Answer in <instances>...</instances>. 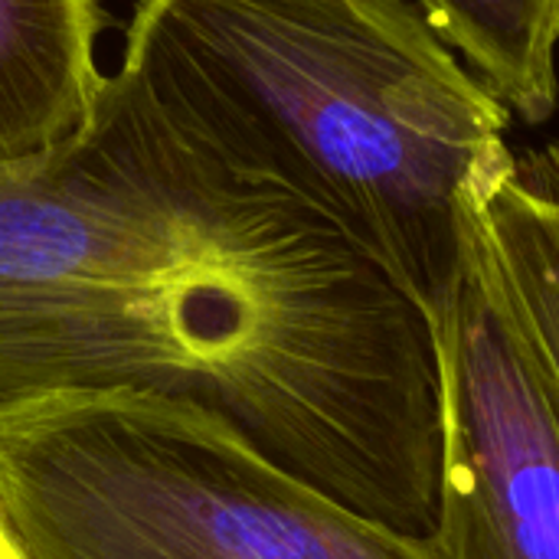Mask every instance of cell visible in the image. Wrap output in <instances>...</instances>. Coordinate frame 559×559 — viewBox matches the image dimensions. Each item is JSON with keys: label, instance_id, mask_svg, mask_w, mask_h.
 Returning a JSON list of instances; mask_svg holds the SVG:
<instances>
[{"label": "cell", "instance_id": "5b68a950", "mask_svg": "<svg viewBox=\"0 0 559 559\" xmlns=\"http://www.w3.org/2000/svg\"><path fill=\"white\" fill-rule=\"evenodd\" d=\"M98 0H0V164L72 141L105 88Z\"/></svg>", "mask_w": 559, "mask_h": 559}, {"label": "cell", "instance_id": "6da1fadb", "mask_svg": "<svg viewBox=\"0 0 559 559\" xmlns=\"http://www.w3.org/2000/svg\"><path fill=\"white\" fill-rule=\"evenodd\" d=\"M134 386L223 413L341 504L426 537L429 324L324 216L180 141L118 72L0 164V403Z\"/></svg>", "mask_w": 559, "mask_h": 559}, {"label": "cell", "instance_id": "7a4b0ae2", "mask_svg": "<svg viewBox=\"0 0 559 559\" xmlns=\"http://www.w3.org/2000/svg\"><path fill=\"white\" fill-rule=\"evenodd\" d=\"M121 79L170 134L324 216L429 321L511 111L409 0H134Z\"/></svg>", "mask_w": 559, "mask_h": 559}, {"label": "cell", "instance_id": "3957f363", "mask_svg": "<svg viewBox=\"0 0 559 559\" xmlns=\"http://www.w3.org/2000/svg\"><path fill=\"white\" fill-rule=\"evenodd\" d=\"M0 527L20 559H442L167 393L0 403Z\"/></svg>", "mask_w": 559, "mask_h": 559}, {"label": "cell", "instance_id": "8992f818", "mask_svg": "<svg viewBox=\"0 0 559 559\" xmlns=\"http://www.w3.org/2000/svg\"><path fill=\"white\" fill-rule=\"evenodd\" d=\"M432 33L527 124L557 111L559 0H416Z\"/></svg>", "mask_w": 559, "mask_h": 559}, {"label": "cell", "instance_id": "277c9868", "mask_svg": "<svg viewBox=\"0 0 559 559\" xmlns=\"http://www.w3.org/2000/svg\"><path fill=\"white\" fill-rule=\"evenodd\" d=\"M442 559H559L557 154L501 144L468 177L429 314Z\"/></svg>", "mask_w": 559, "mask_h": 559}, {"label": "cell", "instance_id": "52a82bcc", "mask_svg": "<svg viewBox=\"0 0 559 559\" xmlns=\"http://www.w3.org/2000/svg\"><path fill=\"white\" fill-rule=\"evenodd\" d=\"M0 559H20V554H16L13 544H10V537L3 534V527H0Z\"/></svg>", "mask_w": 559, "mask_h": 559}]
</instances>
